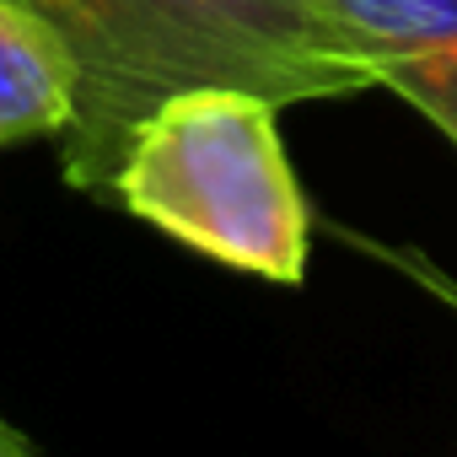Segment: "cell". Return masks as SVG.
<instances>
[{"mask_svg":"<svg viewBox=\"0 0 457 457\" xmlns=\"http://www.w3.org/2000/svg\"><path fill=\"white\" fill-rule=\"evenodd\" d=\"M60 38L76 113L65 183L113 204L140 124L183 92H248L275 108L382 92L377 65L323 0H22Z\"/></svg>","mask_w":457,"mask_h":457,"instance_id":"cell-1","label":"cell"},{"mask_svg":"<svg viewBox=\"0 0 457 457\" xmlns=\"http://www.w3.org/2000/svg\"><path fill=\"white\" fill-rule=\"evenodd\" d=\"M113 204L183 248L296 286L307 275V199L280 145V108L248 92L162 103L124 167Z\"/></svg>","mask_w":457,"mask_h":457,"instance_id":"cell-2","label":"cell"},{"mask_svg":"<svg viewBox=\"0 0 457 457\" xmlns=\"http://www.w3.org/2000/svg\"><path fill=\"white\" fill-rule=\"evenodd\" d=\"M355 33L382 92L409 103L457 151V0H323Z\"/></svg>","mask_w":457,"mask_h":457,"instance_id":"cell-3","label":"cell"},{"mask_svg":"<svg viewBox=\"0 0 457 457\" xmlns=\"http://www.w3.org/2000/svg\"><path fill=\"white\" fill-rule=\"evenodd\" d=\"M76 113V76L60 38L22 6L0 0V151L60 140Z\"/></svg>","mask_w":457,"mask_h":457,"instance_id":"cell-4","label":"cell"},{"mask_svg":"<svg viewBox=\"0 0 457 457\" xmlns=\"http://www.w3.org/2000/svg\"><path fill=\"white\" fill-rule=\"evenodd\" d=\"M0 457H44V452H38V446H33V441L6 420V414H0Z\"/></svg>","mask_w":457,"mask_h":457,"instance_id":"cell-5","label":"cell"},{"mask_svg":"<svg viewBox=\"0 0 457 457\" xmlns=\"http://www.w3.org/2000/svg\"><path fill=\"white\" fill-rule=\"evenodd\" d=\"M409 270H414V275H420V280H425V286H430L436 296H446V302L457 307V286H452V280H441V275H436V270H430L425 259H409Z\"/></svg>","mask_w":457,"mask_h":457,"instance_id":"cell-6","label":"cell"}]
</instances>
